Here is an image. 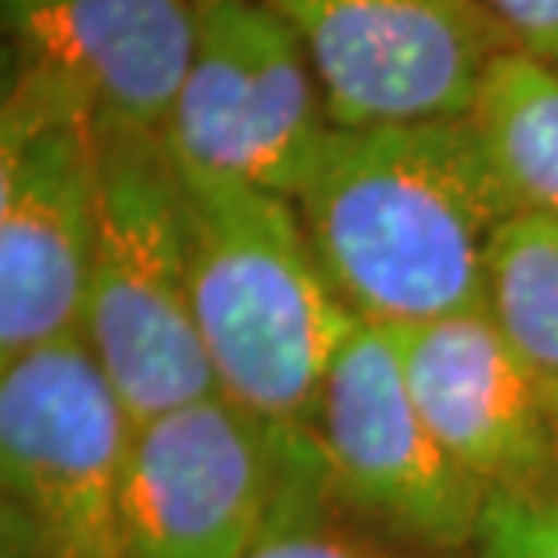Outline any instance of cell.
Wrapping results in <instances>:
<instances>
[{"label":"cell","instance_id":"e0dca14e","mask_svg":"<svg viewBox=\"0 0 558 558\" xmlns=\"http://www.w3.org/2000/svg\"><path fill=\"white\" fill-rule=\"evenodd\" d=\"M0 558H76V555L65 551L51 537H44L15 508L0 505Z\"/></svg>","mask_w":558,"mask_h":558},{"label":"cell","instance_id":"2e32d148","mask_svg":"<svg viewBox=\"0 0 558 558\" xmlns=\"http://www.w3.org/2000/svg\"><path fill=\"white\" fill-rule=\"evenodd\" d=\"M511 48L558 70V0H478Z\"/></svg>","mask_w":558,"mask_h":558},{"label":"cell","instance_id":"52a82bcc","mask_svg":"<svg viewBox=\"0 0 558 558\" xmlns=\"http://www.w3.org/2000/svg\"><path fill=\"white\" fill-rule=\"evenodd\" d=\"M312 450L308 428L269 424L221 392L138 421L124 558H251Z\"/></svg>","mask_w":558,"mask_h":558},{"label":"cell","instance_id":"277c9868","mask_svg":"<svg viewBox=\"0 0 558 558\" xmlns=\"http://www.w3.org/2000/svg\"><path fill=\"white\" fill-rule=\"evenodd\" d=\"M98 109L11 70L0 117V363L84 330L98 240Z\"/></svg>","mask_w":558,"mask_h":558},{"label":"cell","instance_id":"9a60e30c","mask_svg":"<svg viewBox=\"0 0 558 558\" xmlns=\"http://www.w3.org/2000/svg\"><path fill=\"white\" fill-rule=\"evenodd\" d=\"M472 558H558V464L486 494Z\"/></svg>","mask_w":558,"mask_h":558},{"label":"cell","instance_id":"4fadbf2b","mask_svg":"<svg viewBox=\"0 0 558 558\" xmlns=\"http://www.w3.org/2000/svg\"><path fill=\"white\" fill-rule=\"evenodd\" d=\"M486 308L544 381L558 377V210L522 204L486 258Z\"/></svg>","mask_w":558,"mask_h":558},{"label":"cell","instance_id":"5b68a950","mask_svg":"<svg viewBox=\"0 0 558 558\" xmlns=\"http://www.w3.org/2000/svg\"><path fill=\"white\" fill-rule=\"evenodd\" d=\"M308 435L352 522L414 555L472 551L486 494L424 424L388 327L355 323L319 385Z\"/></svg>","mask_w":558,"mask_h":558},{"label":"cell","instance_id":"6da1fadb","mask_svg":"<svg viewBox=\"0 0 558 558\" xmlns=\"http://www.w3.org/2000/svg\"><path fill=\"white\" fill-rule=\"evenodd\" d=\"M338 298L377 327L486 308V258L522 207L475 117L333 128L298 193Z\"/></svg>","mask_w":558,"mask_h":558},{"label":"cell","instance_id":"7a4b0ae2","mask_svg":"<svg viewBox=\"0 0 558 558\" xmlns=\"http://www.w3.org/2000/svg\"><path fill=\"white\" fill-rule=\"evenodd\" d=\"M196 330L218 392L308 428L319 385L360 316L312 251L298 204L174 163Z\"/></svg>","mask_w":558,"mask_h":558},{"label":"cell","instance_id":"ac0fdd59","mask_svg":"<svg viewBox=\"0 0 558 558\" xmlns=\"http://www.w3.org/2000/svg\"><path fill=\"white\" fill-rule=\"evenodd\" d=\"M544 392H548V414H551L555 435H558V377L555 381H544Z\"/></svg>","mask_w":558,"mask_h":558},{"label":"cell","instance_id":"8fae6325","mask_svg":"<svg viewBox=\"0 0 558 558\" xmlns=\"http://www.w3.org/2000/svg\"><path fill=\"white\" fill-rule=\"evenodd\" d=\"M11 70L81 92L102 120L163 135L196 54V0H4Z\"/></svg>","mask_w":558,"mask_h":558},{"label":"cell","instance_id":"30bf717a","mask_svg":"<svg viewBox=\"0 0 558 558\" xmlns=\"http://www.w3.org/2000/svg\"><path fill=\"white\" fill-rule=\"evenodd\" d=\"M388 330L424 424L483 494L558 464L544 377L515 352L489 308Z\"/></svg>","mask_w":558,"mask_h":558},{"label":"cell","instance_id":"7c38bea8","mask_svg":"<svg viewBox=\"0 0 558 558\" xmlns=\"http://www.w3.org/2000/svg\"><path fill=\"white\" fill-rule=\"evenodd\" d=\"M472 117L522 204L558 210V70L505 51L489 65Z\"/></svg>","mask_w":558,"mask_h":558},{"label":"cell","instance_id":"3957f363","mask_svg":"<svg viewBox=\"0 0 558 558\" xmlns=\"http://www.w3.org/2000/svg\"><path fill=\"white\" fill-rule=\"evenodd\" d=\"M98 171L84 333L138 424L218 385L196 330L178 174L163 135L98 117Z\"/></svg>","mask_w":558,"mask_h":558},{"label":"cell","instance_id":"8992f818","mask_svg":"<svg viewBox=\"0 0 558 558\" xmlns=\"http://www.w3.org/2000/svg\"><path fill=\"white\" fill-rule=\"evenodd\" d=\"M135 417L84 330L0 363V505L76 558H124Z\"/></svg>","mask_w":558,"mask_h":558},{"label":"cell","instance_id":"5bb4252c","mask_svg":"<svg viewBox=\"0 0 558 558\" xmlns=\"http://www.w3.org/2000/svg\"><path fill=\"white\" fill-rule=\"evenodd\" d=\"M316 446V442H312ZM251 558H421L392 541L363 530L333 505L319 450H312L305 468L290 483L269 533L258 541Z\"/></svg>","mask_w":558,"mask_h":558},{"label":"cell","instance_id":"ba28073f","mask_svg":"<svg viewBox=\"0 0 558 558\" xmlns=\"http://www.w3.org/2000/svg\"><path fill=\"white\" fill-rule=\"evenodd\" d=\"M333 131L298 33L265 0H210L163 128L174 163L298 199Z\"/></svg>","mask_w":558,"mask_h":558},{"label":"cell","instance_id":"9c48e42d","mask_svg":"<svg viewBox=\"0 0 558 558\" xmlns=\"http://www.w3.org/2000/svg\"><path fill=\"white\" fill-rule=\"evenodd\" d=\"M290 22L333 128L472 117L511 40L478 0H265Z\"/></svg>","mask_w":558,"mask_h":558},{"label":"cell","instance_id":"d6986e66","mask_svg":"<svg viewBox=\"0 0 558 558\" xmlns=\"http://www.w3.org/2000/svg\"><path fill=\"white\" fill-rule=\"evenodd\" d=\"M196 4H199V8H204V4H210V0H196Z\"/></svg>","mask_w":558,"mask_h":558}]
</instances>
